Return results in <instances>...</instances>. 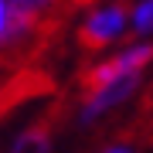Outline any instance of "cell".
I'll list each match as a JSON object with an SVG mask.
<instances>
[{"instance_id":"cell-1","label":"cell","mask_w":153,"mask_h":153,"mask_svg":"<svg viewBox=\"0 0 153 153\" xmlns=\"http://www.w3.org/2000/svg\"><path fill=\"white\" fill-rule=\"evenodd\" d=\"M126 27V14L123 7H105V10H95L92 17L85 21L82 27V44L85 48H102V44L116 41Z\"/></svg>"},{"instance_id":"cell-2","label":"cell","mask_w":153,"mask_h":153,"mask_svg":"<svg viewBox=\"0 0 153 153\" xmlns=\"http://www.w3.org/2000/svg\"><path fill=\"white\" fill-rule=\"evenodd\" d=\"M133 88H140V71H126V75H119L112 85L99 88V92H92V99H88L85 112H82V123H92L99 112H105L109 105H119L126 102V99L133 95Z\"/></svg>"},{"instance_id":"cell-3","label":"cell","mask_w":153,"mask_h":153,"mask_svg":"<svg viewBox=\"0 0 153 153\" xmlns=\"http://www.w3.org/2000/svg\"><path fill=\"white\" fill-rule=\"evenodd\" d=\"M10 153H51V136H48V129L34 126V129L21 133Z\"/></svg>"},{"instance_id":"cell-4","label":"cell","mask_w":153,"mask_h":153,"mask_svg":"<svg viewBox=\"0 0 153 153\" xmlns=\"http://www.w3.org/2000/svg\"><path fill=\"white\" fill-rule=\"evenodd\" d=\"M119 75H126V71H123V65H119V58H112V61H105V65H99V68H92V71L85 75V88H88V92H99V88L112 85Z\"/></svg>"},{"instance_id":"cell-5","label":"cell","mask_w":153,"mask_h":153,"mask_svg":"<svg viewBox=\"0 0 153 153\" xmlns=\"http://www.w3.org/2000/svg\"><path fill=\"white\" fill-rule=\"evenodd\" d=\"M146 61H150V44H136V48H129V51H123V55H119L123 71H143Z\"/></svg>"},{"instance_id":"cell-6","label":"cell","mask_w":153,"mask_h":153,"mask_svg":"<svg viewBox=\"0 0 153 153\" xmlns=\"http://www.w3.org/2000/svg\"><path fill=\"white\" fill-rule=\"evenodd\" d=\"M150 17H153V4H150V0H140L136 14H133V24H136V31H140V34H146V31H150Z\"/></svg>"},{"instance_id":"cell-7","label":"cell","mask_w":153,"mask_h":153,"mask_svg":"<svg viewBox=\"0 0 153 153\" xmlns=\"http://www.w3.org/2000/svg\"><path fill=\"white\" fill-rule=\"evenodd\" d=\"M4 21H7V0H0V34H4Z\"/></svg>"},{"instance_id":"cell-8","label":"cell","mask_w":153,"mask_h":153,"mask_svg":"<svg viewBox=\"0 0 153 153\" xmlns=\"http://www.w3.org/2000/svg\"><path fill=\"white\" fill-rule=\"evenodd\" d=\"M105 153H133V150H126V146H109Z\"/></svg>"},{"instance_id":"cell-9","label":"cell","mask_w":153,"mask_h":153,"mask_svg":"<svg viewBox=\"0 0 153 153\" xmlns=\"http://www.w3.org/2000/svg\"><path fill=\"white\" fill-rule=\"evenodd\" d=\"M71 4H85V0H71Z\"/></svg>"}]
</instances>
